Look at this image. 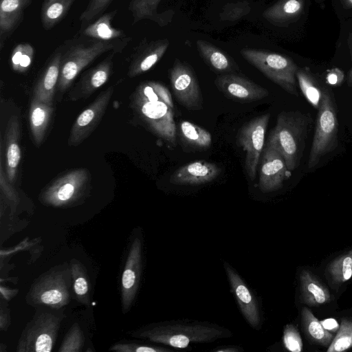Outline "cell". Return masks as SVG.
<instances>
[{
  "label": "cell",
  "instance_id": "2e32d148",
  "mask_svg": "<svg viewBox=\"0 0 352 352\" xmlns=\"http://www.w3.org/2000/svg\"><path fill=\"white\" fill-rule=\"evenodd\" d=\"M142 270V241L140 236L131 243L121 279V301L124 313L131 308L137 294Z\"/></svg>",
  "mask_w": 352,
  "mask_h": 352
},
{
  "label": "cell",
  "instance_id": "816d5d0a",
  "mask_svg": "<svg viewBox=\"0 0 352 352\" xmlns=\"http://www.w3.org/2000/svg\"><path fill=\"white\" fill-rule=\"evenodd\" d=\"M24 244H25V242H23V247H24V246H25V245H24ZM20 245H19V246H18V247H19V248H22V247H21ZM19 249H21V248H16V250H19Z\"/></svg>",
  "mask_w": 352,
  "mask_h": 352
},
{
  "label": "cell",
  "instance_id": "7bdbcfd3",
  "mask_svg": "<svg viewBox=\"0 0 352 352\" xmlns=\"http://www.w3.org/2000/svg\"><path fill=\"white\" fill-rule=\"evenodd\" d=\"M0 186L1 191L4 193L6 198L11 202L16 204L18 202V196L14 189L6 177V172L3 170L2 160L1 161L0 172Z\"/></svg>",
  "mask_w": 352,
  "mask_h": 352
},
{
  "label": "cell",
  "instance_id": "ffe728a7",
  "mask_svg": "<svg viewBox=\"0 0 352 352\" xmlns=\"http://www.w3.org/2000/svg\"><path fill=\"white\" fill-rule=\"evenodd\" d=\"M299 298L308 307L316 308L330 304L334 300L324 283L307 268H302L299 273Z\"/></svg>",
  "mask_w": 352,
  "mask_h": 352
},
{
  "label": "cell",
  "instance_id": "8d00e7d4",
  "mask_svg": "<svg viewBox=\"0 0 352 352\" xmlns=\"http://www.w3.org/2000/svg\"><path fill=\"white\" fill-rule=\"evenodd\" d=\"M352 348V317L342 318L327 352H342Z\"/></svg>",
  "mask_w": 352,
  "mask_h": 352
},
{
  "label": "cell",
  "instance_id": "d6a6232c",
  "mask_svg": "<svg viewBox=\"0 0 352 352\" xmlns=\"http://www.w3.org/2000/svg\"><path fill=\"white\" fill-rule=\"evenodd\" d=\"M73 289L76 300L84 305L90 303L89 284L87 270L78 260L70 261Z\"/></svg>",
  "mask_w": 352,
  "mask_h": 352
},
{
  "label": "cell",
  "instance_id": "484cf974",
  "mask_svg": "<svg viewBox=\"0 0 352 352\" xmlns=\"http://www.w3.org/2000/svg\"><path fill=\"white\" fill-rule=\"evenodd\" d=\"M304 0H279L265 10L263 17L277 27H287L302 14Z\"/></svg>",
  "mask_w": 352,
  "mask_h": 352
},
{
  "label": "cell",
  "instance_id": "277c9868",
  "mask_svg": "<svg viewBox=\"0 0 352 352\" xmlns=\"http://www.w3.org/2000/svg\"><path fill=\"white\" fill-rule=\"evenodd\" d=\"M241 55L271 81L289 94L298 96L297 65L289 57L259 49L243 48Z\"/></svg>",
  "mask_w": 352,
  "mask_h": 352
},
{
  "label": "cell",
  "instance_id": "7402d4cb",
  "mask_svg": "<svg viewBox=\"0 0 352 352\" xmlns=\"http://www.w3.org/2000/svg\"><path fill=\"white\" fill-rule=\"evenodd\" d=\"M177 141L184 152H204L212 144V135L206 129L186 120L176 124Z\"/></svg>",
  "mask_w": 352,
  "mask_h": 352
},
{
  "label": "cell",
  "instance_id": "f6af8a7d",
  "mask_svg": "<svg viewBox=\"0 0 352 352\" xmlns=\"http://www.w3.org/2000/svg\"><path fill=\"white\" fill-rule=\"evenodd\" d=\"M320 323L325 329L331 333L337 332L340 327V325L338 324V322L334 318L324 319L320 321Z\"/></svg>",
  "mask_w": 352,
  "mask_h": 352
},
{
  "label": "cell",
  "instance_id": "52a82bcc",
  "mask_svg": "<svg viewBox=\"0 0 352 352\" xmlns=\"http://www.w3.org/2000/svg\"><path fill=\"white\" fill-rule=\"evenodd\" d=\"M315 133L308 160L309 169L314 168L322 157L338 145V120L332 98L327 91L322 93L318 107Z\"/></svg>",
  "mask_w": 352,
  "mask_h": 352
},
{
  "label": "cell",
  "instance_id": "4316f807",
  "mask_svg": "<svg viewBox=\"0 0 352 352\" xmlns=\"http://www.w3.org/2000/svg\"><path fill=\"white\" fill-rule=\"evenodd\" d=\"M324 276L328 285L338 291L352 277V248L331 259L325 266Z\"/></svg>",
  "mask_w": 352,
  "mask_h": 352
},
{
  "label": "cell",
  "instance_id": "9c48e42d",
  "mask_svg": "<svg viewBox=\"0 0 352 352\" xmlns=\"http://www.w3.org/2000/svg\"><path fill=\"white\" fill-rule=\"evenodd\" d=\"M90 174L81 168L72 170L51 182L41 192V201L53 207L72 206L88 192Z\"/></svg>",
  "mask_w": 352,
  "mask_h": 352
},
{
  "label": "cell",
  "instance_id": "ab89813d",
  "mask_svg": "<svg viewBox=\"0 0 352 352\" xmlns=\"http://www.w3.org/2000/svg\"><path fill=\"white\" fill-rule=\"evenodd\" d=\"M113 0H90L80 16L81 30L98 16L102 15Z\"/></svg>",
  "mask_w": 352,
  "mask_h": 352
},
{
  "label": "cell",
  "instance_id": "83f0119b",
  "mask_svg": "<svg viewBox=\"0 0 352 352\" xmlns=\"http://www.w3.org/2000/svg\"><path fill=\"white\" fill-rule=\"evenodd\" d=\"M53 112V105L47 104L32 96L29 110V122L32 139L37 146L45 139Z\"/></svg>",
  "mask_w": 352,
  "mask_h": 352
},
{
  "label": "cell",
  "instance_id": "4fadbf2b",
  "mask_svg": "<svg viewBox=\"0 0 352 352\" xmlns=\"http://www.w3.org/2000/svg\"><path fill=\"white\" fill-rule=\"evenodd\" d=\"M114 91L113 87H108L85 109L74 122L67 144L77 146L83 142L99 125Z\"/></svg>",
  "mask_w": 352,
  "mask_h": 352
},
{
  "label": "cell",
  "instance_id": "5bb4252c",
  "mask_svg": "<svg viewBox=\"0 0 352 352\" xmlns=\"http://www.w3.org/2000/svg\"><path fill=\"white\" fill-rule=\"evenodd\" d=\"M214 82L227 98L240 103L253 102L269 96L267 89L236 72L219 75Z\"/></svg>",
  "mask_w": 352,
  "mask_h": 352
},
{
  "label": "cell",
  "instance_id": "d4e9b609",
  "mask_svg": "<svg viewBox=\"0 0 352 352\" xmlns=\"http://www.w3.org/2000/svg\"><path fill=\"white\" fill-rule=\"evenodd\" d=\"M196 45L200 56L214 72L221 75L239 71V66L234 60L212 43L199 39Z\"/></svg>",
  "mask_w": 352,
  "mask_h": 352
},
{
  "label": "cell",
  "instance_id": "7c38bea8",
  "mask_svg": "<svg viewBox=\"0 0 352 352\" xmlns=\"http://www.w3.org/2000/svg\"><path fill=\"white\" fill-rule=\"evenodd\" d=\"M258 164L259 190L263 193H268L280 189L290 171L287 168L282 154L269 140L265 144Z\"/></svg>",
  "mask_w": 352,
  "mask_h": 352
},
{
  "label": "cell",
  "instance_id": "7a4b0ae2",
  "mask_svg": "<svg viewBox=\"0 0 352 352\" xmlns=\"http://www.w3.org/2000/svg\"><path fill=\"white\" fill-rule=\"evenodd\" d=\"M131 40V37H125L102 41L85 36L69 43L67 49L62 48L57 90L60 94L63 93L71 86L80 72L98 56L107 52H122Z\"/></svg>",
  "mask_w": 352,
  "mask_h": 352
},
{
  "label": "cell",
  "instance_id": "bcb514c9",
  "mask_svg": "<svg viewBox=\"0 0 352 352\" xmlns=\"http://www.w3.org/2000/svg\"><path fill=\"white\" fill-rule=\"evenodd\" d=\"M0 292L2 298L6 300H10L17 294L18 289H10L1 285Z\"/></svg>",
  "mask_w": 352,
  "mask_h": 352
},
{
  "label": "cell",
  "instance_id": "f1b7e54d",
  "mask_svg": "<svg viewBox=\"0 0 352 352\" xmlns=\"http://www.w3.org/2000/svg\"><path fill=\"white\" fill-rule=\"evenodd\" d=\"M162 0H131L129 10L132 14L135 24L143 19H149L160 27L169 24L174 15L173 10L162 12H157V7Z\"/></svg>",
  "mask_w": 352,
  "mask_h": 352
},
{
  "label": "cell",
  "instance_id": "cb8c5ba5",
  "mask_svg": "<svg viewBox=\"0 0 352 352\" xmlns=\"http://www.w3.org/2000/svg\"><path fill=\"white\" fill-rule=\"evenodd\" d=\"M33 0H0V49L23 21L24 10Z\"/></svg>",
  "mask_w": 352,
  "mask_h": 352
},
{
  "label": "cell",
  "instance_id": "ba28073f",
  "mask_svg": "<svg viewBox=\"0 0 352 352\" xmlns=\"http://www.w3.org/2000/svg\"><path fill=\"white\" fill-rule=\"evenodd\" d=\"M63 312L36 314L27 324L17 344V352H50L64 318Z\"/></svg>",
  "mask_w": 352,
  "mask_h": 352
},
{
  "label": "cell",
  "instance_id": "e575fe53",
  "mask_svg": "<svg viewBox=\"0 0 352 352\" xmlns=\"http://www.w3.org/2000/svg\"><path fill=\"white\" fill-rule=\"evenodd\" d=\"M296 76L304 96L314 107L318 108L322 92L315 78L309 72L302 69H298Z\"/></svg>",
  "mask_w": 352,
  "mask_h": 352
},
{
  "label": "cell",
  "instance_id": "e0dca14e",
  "mask_svg": "<svg viewBox=\"0 0 352 352\" xmlns=\"http://www.w3.org/2000/svg\"><path fill=\"white\" fill-rule=\"evenodd\" d=\"M115 54V52H111L99 64L84 73L69 92L68 97L70 100L87 98L107 82L112 74L113 58Z\"/></svg>",
  "mask_w": 352,
  "mask_h": 352
},
{
  "label": "cell",
  "instance_id": "7dc6e473",
  "mask_svg": "<svg viewBox=\"0 0 352 352\" xmlns=\"http://www.w3.org/2000/svg\"><path fill=\"white\" fill-rule=\"evenodd\" d=\"M214 352H241L243 351V349L240 346L227 345L220 346L212 350Z\"/></svg>",
  "mask_w": 352,
  "mask_h": 352
},
{
  "label": "cell",
  "instance_id": "f35d334b",
  "mask_svg": "<svg viewBox=\"0 0 352 352\" xmlns=\"http://www.w3.org/2000/svg\"><path fill=\"white\" fill-rule=\"evenodd\" d=\"M251 10V6L248 1L229 3L223 6L219 16L221 21L234 22L248 15Z\"/></svg>",
  "mask_w": 352,
  "mask_h": 352
},
{
  "label": "cell",
  "instance_id": "3957f363",
  "mask_svg": "<svg viewBox=\"0 0 352 352\" xmlns=\"http://www.w3.org/2000/svg\"><path fill=\"white\" fill-rule=\"evenodd\" d=\"M311 118L299 111H281L270 133L271 141L282 154L287 169L298 167L305 146Z\"/></svg>",
  "mask_w": 352,
  "mask_h": 352
},
{
  "label": "cell",
  "instance_id": "9a60e30c",
  "mask_svg": "<svg viewBox=\"0 0 352 352\" xmlns=\"http://www.w3.org/2000/svg\"><path fill=\"white\" fill-rule=\"evenodd\" d=\"M223 267L243 318L251 327L259 329L262 325V314L257 298L233 267L223 261Z\"/></svg>",
  "mask_w": 352,
  "mask_h": 352
},
{
  "label": "cell",
  "instance_id": "ac0fdd59",
  "mask_svg": "<svg viewBox=\"0 0 352 352\" xmlns=\"http://www.w3.org/2000/svg\"><path fill=\"white\" fill-rule=\"evenodd\" d=\"M169 45L167 38L142 41L131 56L128 76L133 78L151 69L163 57Z\"/></svg>",
  "mask_w": 352,
  "mask_h": 352
},
{
  "label": "cell",
  "instance_id": "836d02e7",
  "mask_svg": "<svg viewBox=\"0 0 352 352\" xmlns=\"http://www.w3.org/2000/svg\"><path fill=\"white\" fill-rule=\"evenodd\" d=\"M133 95L144 100L162 101L175 110L170 91L165 85L159 82L144 81L137 87Z\"/></svg>",
  "mask_w": 352,
  "mask_h": 352
},
{
  "label": "cell",
  "instance_id": "681fc988",
  "mask_svg": "<svg viewBox=\"0 0 352 352\" xmlns=\"http://www.w3.org/2000/svg\"><path fill=\"white\" fill-rule=\"evenodd\" d=\"M349 43L351 52L352 53V35L350 36V37H349ZM347 82L350 87H352V68L351 69V70L349 72Z\"/></svg>",
  "mask_w": 352,
  "mask_h": 352
},
{
  "label": "cell",
  "instance_id": "f546056e",
  "mask_svg": "<svg viewBox=\"0 0 352 352\" xmlns=\"http://www.w3.org/2000/svg\"><path fill=\"white\" fill-rule=\"evenodd\" d=\"M300 321L302 331L309 342L322 347H328L331 344L334 336L323 327L307 306L301 308Z\"/></svg>",
  "mask_w": 352,
  "mask_h": 352
},
{
  "label": "cell",
  "instance_id": "4dcf8cb0",
  "mask_svg": "<svg viewBox=\"0 0 352 352\" xmlns=\"http://www.w3.org/2000/svg\"><path fill=\"white\" fill-rule=\"evenodd\" d=\"M116 13V10L101 15L94 23L83 29L82 35L102 41H111L126 37L123 30L111 25V21Z\"/></svg>",
  "mask_w": 352,
  "mask_h": 352
},
{
  "label": "cell",
  "instance_id": "44dd1931",
  "mask_svg": "<svg viewBox=\"0 0 352 352\" xmlns=\"http://www.w3.org/2000/svg\"><path fill=\"white\" fill-rule=\"evenodd\" d=\"M5 172L9 182L12 184L16 180L21 157L20 124L16 115L11 116L8 120L5 132Z\"/></svg>",
  "mask_w": 352,
  "mask_h": 352
},
{
  "label": "cell",
  "instance_id": "74e56055",
  "mask_svg": "<svg viewBox=\"0 0 352 352\" xmlns=\"http://www.w3.org/2000/svg\"><path fill=\"white\" fill-rule=\"evenodd\" d=\"M85 343L82 331L77 323H74L65 336L58 352H80Z\"/></svg>",
  "mask_w": 352,
  "mask_h": 352
},
{
  "label": "cell",
  "instance_id": "b9f144b4",
  "mask_svg": "<svg viewBox=\"0 0 352 352\" xmlns=\"http://www.w3.org/2000/svg\"><path fill=\"white\" fill-rule=\"evenodd\" d=\"M283 342L285 349L292 352L302 351V341L300 333L292 324H288L283 331Z\"/></svg>",
  "mask_w": 352,
  "mask_h": 352
},
{
  "label": "cell",
  "instance_id": "1f68e13d",
  "mask_svg": "<svg viewBox=\"0 0 352 352\" xmlns=\"http://www.w3.org/2000/svg\"><path fill=\"white\" fill-rule=\"evenodd\" d=\"M74 0H44L41 18L43 28L49 30L67 15Z\"/></svg>",
  "mask_w": 352,
  "mask_h": 352
},
{
  "label": "cell",
  "instance_id": "5b68a950",
  "mask_svg": "<svg viewBox=\"0 0 352 352\" xmlns=\"http://www.w3.org/2000/svg\"><path fill=\"white\" fill-rule=\"evenodd\" d=\"M71 267H57L41 275L32 285L26 296L32 305L60 309L68 304L72 285Z\"/></svg>",
  "mask_w": 352,
  "mask_h": 352
},
{
  "label": "cell",
  "instance_id": "8992f818",
  "mask_svg": "<svg viewBox=\"0 0 352 352\" xmlns=\"http://www.w3.org/2000/svg\"><path fill=\"white\" fill-rule=\"evenodd\" d=\"M132 108L142 124L170 149L176 147L174 110L162 101L148 100L132 94Z\"/></svg>",
  "mask_w": 352,
  "mask_h": 352
},
{
  "label": "cell",
  "instance_id": "30bf717a",
  "mask_svg": "<svg viewBox=\"0 0 352 352\" xmlns=\"http://www.w3.org/2000/svg\"><path fill=\"white\" fill-rule=\"evenodd\" d=\"M270 118L269 113L255 117L243 124L236 133V142L245 152L244 168L251 181L256 177Z\"/></svg>",
  "mask_w": 352,
  "mask_h": 352
},
{
  "label": "cell",
  "instance_id": "d6986e66",
  "mask_svg": "<svg viewBox=\"0 0 352 352\" xmlns=\"http://www.w3.org/2000/svg\"><path fill=\"white\" fill-rule=\"evenodd\" d=\"M221 172V168L214 163L197 160L175 170L169 182L174 185L198 186L214 181Z\"/></svg>",
  "mask_w": 352,
  "mask_h": 352
},
{
  "label": "cell",
  "instance_id": "f907efd6",
  "mask_svg": "<svg viewBox=\"0 0 352 352\" xmlns=\"http://www.w3.org/2000/svg\"><path fill=\"white\" fill-rule=\"evenodd\" d=\"M345 8H352V0H341Z\"/></svg>",
  "mask_w": 352,
  "mask_h": 352
},
{
  "label": "cell",
  "instance_id": "6da1fadb",
  "mask_svg": "<svg viewBox=\"0 0 352 352\" xmlns=\"http://www.w3.org/2000/svg\"><path fill=\"white\" fill-rule=\"evenodd\" d=\"M232 335L228 329L215 323L190 320L153 323L131 333V336L174 349H186L191 344L210 343Z\"/></svg>",
  "mask_w": 352,
  "mask_h": 352
},
{
  "label": "cell",
  "instance_id": "8fae6325",
  "mask_svg": "<svg viewBox=\"0 0 352 352\" xmlns=\"http://www.w3.org/2000/svg\"><path fill=\"white\" fill-rule=\"evenodd\" d=\"M173 95L179 104L188 111L203 109L204 98L197 75L186 62L175 58L169 70Z\"/></svg>",
  "mask_w": 352,
  "mask_h": 352
},
{
  "label": "cell",
  "instance_id": "60d3db41",
  "mask_svg": "<svg viewBox=\"0 0 352 352\" xmlns=\"http://www.w3.org/2000/svg\"><path fill=\"white\" fill-rule=\"evenodd\" d=\"M116 352H169L172 349L162 346L138 344L133 342H118L109 349Z\"/></svg>",
  "mask_w": 352,
  "mask_h": 352
},
{
  "label": "cell",
  "instance_id": "ee69618b",
  "mask_svg": "<svg viewBox=\"0 0 352 352\" xmlns=\"http://www.w3.org/2000/svg\"><path fill=\"white\" fill-rule=\"evenodd\" d=\"M10 324V314L7 309L1 308L0 311V329L1 331H6Z\"/></svg>",
  "mask_w": 352,
  "mask_h": 352
},
{
  "label": "cell",
  "instance_id": "603a6c76",
  "mask_svg": "<svg viewBox=\"0 0 352 352\" xmlns=\"http://www.w3.org/2000/svg\"><path fill=\"white\" fill-rule=\"evenodd\" d=\"M62 49L55 52L46 64L35 85L33 96L41 101L53 105L54 94L60 72Z\"/></svg>",
  "mask_w": 352,
  "mask_h": 352
},
{
  "label": "cell",
  "instance_id": "c3c4849f",
  "mask_svg": "<svg viewBox=\"0 0 352 352\" xmlns=\"http://www.w3.org/2000/svg\"><path fill=\"white\" fill-rule=\"evenodd\" d=\"M342 74L338 69H333L327 76V80L330 84L336 85L339 80L340 74Z\"/></svg>",
  "mask_w": 352,
  "mask_h": 352
},
{
  "label": "cell",
  "instance_id": "d590c367",
  "mask_svg": "<svg viewBox=\"0 0 352 352\" xmlns=\"http://www.w3.org/2000/svg\"><path fill=\"white\" fill-rule=\"evenodd\" d=\"M34 56V48L29 43H21L16 45L10 56L11 67L13 70L25 72L32 63Z\"/></svg>",
  "mask_w": 352,
  "mask_h": 352
}]
</instances>
